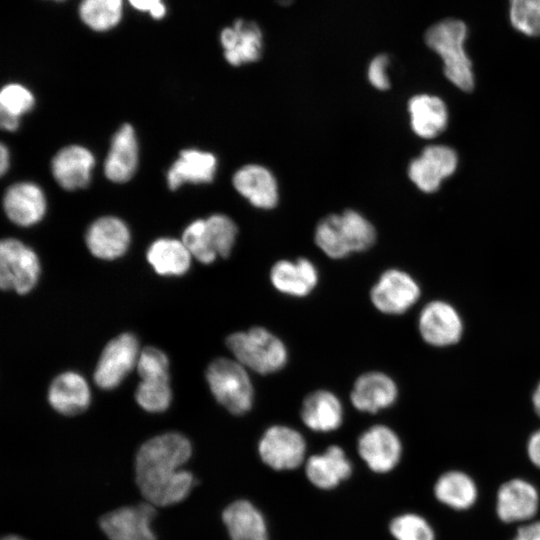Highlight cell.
Listing matches in <instances>:
<instances>
[{"instance_id":"cell-9","label":"cell","mask_w":540,"mask_h":540,"mask_svg":"<svg viewBox=\"0 0 540 540\" xmlns=\"http://www.w3.org/2000/svg\"><path fill=\"white\" fill-rule=\"evenodd\" d=\"M356 449L366 467L381 476L393 473L400 466L404 455L400 436L384 424H376L364 430L357 439Z\"/></svg>"},{"instance_id":"cell-11","label":"cell","mask_w":540,"mask_h":540,"mask_svg":"<svg viewBox=\"0 0 540 540\" xmlns=\"http://www.w3.org/2000/svg\"><path fill=\"white\" fill-rule=\"evenodd\" d=\"M421 295L418 282L406 271L385 270L370 290L373 306L383 314L400 315L412 308Z\"/></svg>"},{"instance_id":"cell-33","label":"cell","mask_w":540,"mask_h":540,"mask_svg":"<svg viewBox=\"0 0 540 540\" xmlns=\"http://www.w3.org/2000/svg\"><path fill=\"white\" fill-rule=\"evenodd\" d=\"M210 243L219 257H228L235 244L238 228L227 215L217 213L205 219Z\"/></svg>"},{"instance_id":"cell-18","label":"cell","mask_w":540,"mask_h":540,"mask_svg":"<svg viewBox=\"0 0 540 540\" xmlns=\"http://www.w3.org/2000/svg\"><path fill=\"white\" fill-rule=\"evenodd\" d=\"M232 184L255 208L270 210L278 204L277 179L271 170L261 164L250 163L240 167L232 177Z\"/></svg>"},{"instance_id":"cell-39","label":"cell","mask_w":540,"mask_h":540,"mask_svg":"<svg viewBox=\"0 0 540 540\" xmlns=\"http://www.w3.org/2000/svg\"><path fill=\"white\" fill-rule=\"evenodd\" d=\"M389 58L380 54L374 57L368 65L367 78L369 83L376 89L384 91L390 87L387 73Z\"/></svg>"},{"instance_id":"cell-28","label":"cell","mask_w":540,"mask_h":540,"mask_svg":"<svg viewBox=\"0 0 540 540\" xmlns=\"http://www.w3.org/2000/svg\"><path fill=\"white\" fill-rule=\"evenodd\" d=\"M217 170V158L214 154L197 149L180 152L179 158L167 173V183L171 190L186 182L200 184L213 180Z\"/></svg>"},{"instance_id":"cell-26","label":"cell","mask_w":540,"mask_h":540,"mask_svg":"<svg viewBox=\"0 0 540 540\" xmlns=\"http://www.w3.org/2000/svg\"><path fill=\"white\" fill-rule=\"evenodd\" d=\"M138 163V145L133 127L126 123L114 135L104 165L106 177L116 183L131 179Z\"/></svg>"},{"instance_id":"cell-23","label":"cell","mask_w":540,"mask_h":540,"mask_svg":"<svg viewBox=\"0 0 540 540\" xmlns=\"http://www.w3.org/2000/svg\"><path fill=\"white\" fill-rule=\"evenodd\" d=\"M130 242V232L119 218L105 216L94 221L86 234L90 252L100 258L112 260L122 256Z\"/></svg>"},{"instance_id":"cell-46","label":"cell","mask_w":540,"mask_h":540,"mask_svg":"<svg viewBox=\"0 0 540 540\" xmlns=\"http://www.w3.org/2000/svg\"><path fill=\"white\" fill-rule=\"evenodd\" d=\"M166 13V8L162 2L157 4L154 8L150 10V15L155 19L162 18Z\"/></svg>"},{"instance_id":"cell-2","label":"cell","mask_w":540,"mask_h":540,"mask_svg":"<svg viewBox=\"0 0 540 540\" xmlns=\"http://www.w3.org/2000/svg\"><path fill=\"white\" fill-rule=\"evenodd\" d=\"M376 240L372 223L352 209L322 218L314 231L317 247L331 259H343L368 250Z\"/></svg>"},{"instance_id":"cell-41","label":"cell","mask_w":540,"mask_h":540,"mask_svg":"<svg viewBox=\"0 0 540 540\" xmlns=\"http://www.w3.org/2000/svg\"><path fill=\"white\" fill-rule=\"evenodd\" d=\"M508 540H540V517L514 527Z\"/></svg>"},{"instance_id":"cell-45","label":"cell","mask_w":540,"mask_h":540,"mask_svg":"<svg viewBox=\"0 0 540 540\" xmlns=\"http://www.w3.org/2000/svg\"><path fill=\"white\" fill-rule=\"evenodd\" d=\"M532 405L536 415L540 419V381L536 385L532 394Z\"/></svg>"},{"instance_id":"cell-43","label":"cell","mask_w":540,"mask_h":540,"mask_svg":"<svg viewBox=\"0 0 540 540\" xmlns=\"http://www.w3.org/2000/svg\"><path fill=\"white\" fill-rule=\"evenodd\" d=\"M130 4L141 11H149L159 4L160 0H129Z\"/></svg>"},{"instance_id":"cell-40","label":"cell","mask_w":540,"mask_h":540,"mask_svg":"<svg viewBox=\"0 0 540 540\" xmlns=\"http://www.w3.org/2000/svg\"><path fill=\"white\" fill-rule=\"evenodd\" d=\"M525 456L529 466L540 473V428L528 436L525 443Z\"/></svg>"},{"instance_id":"cell-27","label":"cell","mask_w":540,"mask_h":540,"mask_svg":"<svg viewBox=\"0 0 540 540\" xmlns=\"http://www.w3.org/2000/svg\"><path fill=\"white\" fill-rule=\"evenodd\" d=\"M412 131L420 138L439 135L447 126L448 111L443 100L430 94H417L408 101Z\"/></svg>"},{"instance_id":"cell-47","label":"cell","mask_w":540,"mask_h":540,"mask_svg":"<svg viewBox=\"0 0 540 540\" xmlns=\"http://www.w3.org/2000/svg\"><path fill=\"white\" fill-rule=\"evenodd\" d=\"M1 540H25L24 538L18 536V535H7L3 537Z\"/></svg>"},{"instance_id":"cell-38","label":"cell","mask_w":540,"mask_h":540,"mask_svg":"<svg viewBox=\"0 0 540 540\" xmlns=\"http://www.w3.org/2000/svg\"><path fill=\"white\" fill-rule=\"evenodd\" d=\"M167 356L155 347H146L139 354L137 369L142 380L169 378Z\"/></svg>"},{"instance_id":"cell-3","label":"cell","mask_w":540,"mask_h":540,"mask_svg":"<svg viewBox=\"0 0 540 540\" xmlns=\"http://www.w3.org/2000/svg\"><path fill=\"white\" fill-rule=\"evenodd\" d=\"M467 36L466 24L454 18L433 24L425 33L427 46L443 61L446 78L463 91L474 87L472 63L465 50Z\"/></svg>"},{"instance_id":"cell-15","label":"cell","mask_w":540,"mask_h":540,"mask_svg":"<svg viewBox=\"0 0 540 540\" xmlns=\"http://www.w3.org/2000/svg\"><path fill=\"white\" fill-rule=\"evenodd\" d=\"M457 164L458 157L452 148L430 145L410 162L408 176L419 190L432 193L438 190L445 178L454 173Z\"/></svg>"},{"instance_id":"cell-25","label":"cell","mask_w":540,"mask_h":540,"mask_svg":"<svg viewBox=\"0 0 540 540\" xmlns=\"http://www.w3.org/2000/svg\"><path fill=\"white\" fill-rule=\"evenodd\" d=\"M95 160L85 147L70 145L62 148L53 158L52 174L58 184L66 190L87 186Z\"/></svg>"},{"instance_id":"cell-20","label":"cell","mask_w":540,"mask_h":540,"mask_svg":"<svg viewBox=\"0 0 540 540\" xmlns=\"http://www.w3.org/2000/svg\"><path fill=\"white\" fill-rule=\"evenodd\" d=\"M226 61L232 66L256 62L263 52V35L253 21L238 19L220 34Z\"/></svg>"},{"instance_id":"cell-7","label":"cell","mask_w":540,"mask_h":540,"mask_svg":"<svg viewBox=\"0 0 540 540\" xmlns=\"http://www.w3.org/2000/svg\"><path fill=\"white\" fill-rule=\"evenodd\" d=\"M431 497L440 509L464 515L474 511L481 503L483 491L477 477L463 467H449L433 480Z\"/></svg>"},{"instance_id":"cell-21","label":"cell","mask_w":540,"mask_h":540,"mask_svg":"<svg viewBox=\"0 0 540 540\" xmlns=\"http://www.w3.org/2000/svg\"><path fill=\"white\" fill-rule=\"evenodd\" d=\"M272 286L280 293L303 298L309 295L319 282L315 264L307 258L281 259L275 262L269 274Z\"/></svg>"},{"instance_id":"cell-31","label":"cell","mask_w":540,"mask_h":540,"mask_svg":"<svg viewBox=\"0 0 540 540\" xmlns=\"http://www.w3.org/2000/svg\"><path fill=\"white\" fill-rule=\"evenodd\" d=\"M191 253L182 241L161 238L151 244L147 260L160 275H183L191 264Z\"/></svg>"},{"instance_id":"cell-10","label":"cell","mask_w":540,"mask_h":540,"mask_svg":"<svg viewBox=\"0 0 540 540\" xmlns=\"http://www.w3.org/2000/svg\"><path fill=\"white\" fill-rule=\"evenodd\" d=\"M40 274V264L35 252L13 238L0 243V286L4 290L13 289L26 294L36 285Z\"/></svg>"},{"instance_id":"cell-5","label":"cell","mask_w":540,"mask_h":540,"mask_svg":"<svg viewBox=\"0 0 540 540\" xmlns=\"http://www.w3.org/2000/svg\"><path fill=\"white\" fill-rule=\"evenodd\" d=\"M493 512L503 526L514 528L540 517V484L532 476L512 475L498 484Z\"/></svg>"},{"instance_id":"cell-19","label":"cell","mask_w":540,"mask_h":540,"mask_svg":"<svg viewBox=\"0 0 540 540\" xmlns=\"http://www.w3.org/2000/svg\"><path fill=\"white\" fill-rule=\"evenodd\" d=\"M398 398V386L384 372L370 371L361 374L354 382L350 401L361 412L378 413L391 407Z\"/></svg>"},{"instance_id":"cell-1","label":"cell","mask_w":540,"mask_h":540,"mask_svg":"<svg viewBox=\"0 0 540 540\" xmlns=\"http://www.w3.org/2000/svg\"><path fill=\"white\" fill-rule=\"evenodd\" d=\"M191 454L190 441L176 432L153 437L140 447L135 461L136 483L147 502L165 507L187 498L195 479L182 466Z\"/></svg>"},{"instance_id":"cell-36","label":"cell","mask_w":540,"mask_h":540,"mask_svg":"<svg viewBox=\"0 0 540 540\" xmlns=\"http://www.w3.org/2000/svg\"><path fill=\"white\" fill-rule=\"evenodd\" d=\"M182 242L191 255L204 264H210L218 257L210 243L205 219L190 223L183 232Z\"/></svg>"},{"instance_id":"cell-32","label":"cell","mask_w":540,"mask_h":540,"mask_svg":"<svg viewBox=\"0 0 540 540\" xmlns=\"http://www.w3.org/2000/svg\"><path fill=\"white\" fill-rule=\"evenodd\" d=\"M82 21L91 29L105 31L117 25L122 16V0H82Z\"/></svg>"},{"instance_id":"cell-16","label":"cell","mask_w":540,"mask_h":540,"mask_svg":"<svg viewBox=\"0 0 540 540\" xmlns=\"http://www.w3.org/2000/svg\"><path fill=\"white\" fill-rule=\"evenodd\" d=\"M138 341L131 333H123L104 348L97 364L94 380L103 389L120 384L138 361Z\"/></svg>"},{"instance_id":"cell-22","label":"cell","mask_w":540,"mask_h":540,"mask_svg":"<svg viewBox=\"0 0 540 540\" xmlns=\"http://www.w3.org/2000/svg\"><path fill=\"white\" fill-rule=\"evenodd\" d=\"M300 416L308 429L318 433H329L341 427L344 410L337 395L329 390L319 389L305 397Z\"/></svg>"},{"instance_id":"cell-35","label":"cell","mask_w":540,"mask_h":540,"mask_svg":"<svg viewBox=\"0 0 540 540\" xmlns=\"http://www.w3.org/2000/svg\"><path fill=\"white\" fill-rule=\"evenodd\" d=\"M136 400L149 412L166 410L171 401L169 378L142 380L136 391Z\"/></svg>"},{"instance_id":"cell-12","label":"cell","mask_w":540,"mask_h":540,"mask_svg":"<svg viewBox=\"0 0 540 540\" xmlns=\"http://www.w3.org/2000/svg\"><path fill=\"white\" fill-rule=\"evenodd\" d=\"M418 330L427 344L448 347L461 340L464 323L457 309L449 302L433 300L421 309Z\"/></svg>"},{"instance_id":"cell-30","label":"cell","mask_w":540,"mask_h":540,"mask_svg":"<svg viewBox=\"0 0 540 540\" xmlns=\"http://www.w3.org/2000/svg\"><path fill=\"white\" fill-rule=\"evenodd\" d=\"M391 540H440L439 530L425 512L407 508L391 516L387 523Z\"/></svg>"},{"instance_id":"cell-17","label":"cell","mask_w":540,"mask_h":540,"mask_svg":"<svg viewBox=\"0 0 540 540\" xmlns=\"http://www.w3.org/2000/svg\"><path fill=\"white\" fill-rule=\"evenodd\" d=\"M221 520L229 540H271L264 512L248 498L228 503L222 510Z\"/></svg>"},{"instance_id":"cell-6","label":"cell","mask_w":540,"mask_h":540,"mask_svg":"<svg viewBox=\"0 0 540 540\" xmlns=\"http://www.w3.org/2000/svg\"><path fill=\"white\" fill-rule=\"evenodd\" d=\"M206 380L215 399L233 415L249 412L254 404L251 378L237 360L217 358L206 371Z\"/></svg>"},{"instance_id":"cell-34","label":"cell","mask_w":540,"mask_h":540,"mask_svg":"<svg viewBox=\"0 0 540 540\" xmlns=\"http://www.w3.org/2000/svg\"><path fill=\"white\" fill-rule=\"evenodd\" d=\"M509 20L518 32L540 36V0H509Z\"/></svg>"},{"instance_id":"cell-13","label":"cell","mask_w":540,"mask_h":540,"mask_svg":"<svg viewBox=\"0 0 540 540\" xmlns=\"http://www.w3.org/2000/svg\"><path fill=\"white\" fill-rule=\"evenodd\" d=\"M307 482L315 489L330 492L353 476L354 466L346 451L332 444L320 453L307 457L303 465Z\"/></svg>"},{"instance_id":"cell-4","label":"cell","mask_w":540,"mask_h":540,"mask_svg":"<svg viewBox=\"0 0 540 540\" xmlns=\"http://www.w3.org/2000/svg\"><path fill=\"white\" fill-rule=\"evenodd\" d=\"M226 345L235 360L261 375L280 371L288 361L284 342L264 327L255 326L230 334Z\"/></svg>"},{"instance_id":"cell-44","label":"cell","mask_w":540,"mask_h":540,"mask_svg":"<svg viewBox=\"0 0 540 540\" xmlns=\"http://www.w3.org/2000/svg\"><path fill=\"white\" fill-rule=\"evenodd\" d=\"M9 167V151L4 144L0 146V173L3 175Z\"/></svg>"},{"instance_id":"cell-42","label":"cell","mask_w":540,"mask_h":540,"mask_svg":"<svg viewBox=\"0 0 540 540\" xmlns=\"http://www.w3.org/2000/svg\"><path fill=\"white\" fill-rule=\"evenodd\" d=\"M0 124L4 130L15 131L19 126V117L0 111Z\"/></svg>"},{"instance_id":"cell-37","label":"cell","mask_w":540,"mask_h":540,"mask_svg":"<svg viewBox=\"0 0 540 540\" xmlns=\"http://www.w3.org/2000/svg\"><path fill=\"white\" fill-rule=\"evenodd\" d=\"M34 105L32 93L20 84H8L0 93V111L19 117Z\"/></svg>"},{"instance_id":"cell-24","label":"cell","mask_w":540,"mask_h":540,"mask_svg":"<svg viewBox=\"0 0 540 540\" xmlns=\"http://www.w3.org/2000/svg\"><path fill=\"white\" fill-rule=\"evenodd\" d=\"M3 207L12 222L20 226H30L44 216L46 199L42 189L36 184L20 182L7 189Z\"/></svg>"},{"instance_id":"cell-8","label":"cell","mask_w":540,"mask_h":540,"mask_svg":"<svg viewBox=\"0 0 540 540\" xmlns=\"http://www.w3.org/2000/svg\"><path fill=\"white\" fill-rule=\"evenodd\" d=\"M307 443L293 427L276 424L268 427L257 443V454L264 466L275 472H290L304 465Z\"/></svg>"},{"instance_id":"cell-14","label":"cell","mask_w":540,"mask_h":540,"mask_svg":"<svg viewBox=\"0 0 540 540\" xmlns=\"http://www.w3.org/2000/svg\"><path fill=\"white\" fill-rule=\"evenodd\" d=\"M155 508L147 501L120 507L104 514L99 526L109 540H157L151 528Z\"/></svg>"},{"instance_id":"cell-29","label":"cell","mask_w":540,"mask_h":540,"mask_svg":"<svg viewBox=\"0 0 540 540\" xmlns=\"http://www.w3.org/2000/svg\"><path fill=\"white\" fill-rule=\"evenodd\" d=\"M48 399L61 414L75 415L83 412L90 403V391L84 378L75 372H65L50 385Z\"/></svg>"}]
</instances>
